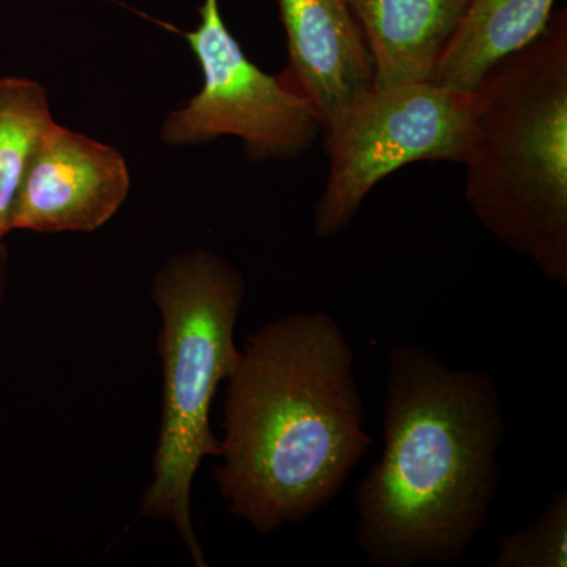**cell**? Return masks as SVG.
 <instances>
[{"label": "cell", "instance_id": "cell-1", "mask_svg": "<svg viewBox=\"0 0 567 567\" xmlns=\"http://www.w3.org/2000/svg\"><path fill=\"white\" fill-rule=\"evenodd\" d=\"M353 350L324 312H295L246 338L224 399L227 511L259 535L301 524L342 491L371 450Z\"/></svg>", "mask_w": 567, "mask_h": 567}, {"label": "cell", "instance_id": "cell-7", "mask_svg": "<svg viewBox=\"0 0 567 567\" xmlns=\"http://www.w3.org/2000/svg\"><path fill=\"white\" fill-rule=\"evenodd\" d=\"M130 186L117 148L54 122L22 181L13 230L95 233L121 210Z\"/></svg>", "mask_w": 567, "mask_h": 567}, {"label": "cell", "instance_id": "cell-13", "mask_svg": "<svg viewBox=\"0 0 567 567\" xmlns=\"http://www.w3.org/2000/svg\"><path fill=\"white\" fill-rule=\"evenodd\" d=\"M7 249L6 246L0 248V306H2L3 295H6L7 287Z\"/></svg>", "mask_w": 567, "mask_h": 567}, {"label": "cell", "instance_id": "cell-6", "mask_svg": "<svg viewBox=\"0 0 567 567\" xmlns=\"http://www.w3.org/2000/svg\"><path fill=\"white\" fill-rule=\"evenodd\" d=\"M200 22L182 32L203 71V89L171 112L162 140L171 147L210 144L224 136L244 142L249 162H290L323 134L311 103L281 74L265 73L227 29L219 0H204Z\"/></svg>", "mask_w": 567, "mask_h": 567}, {"label": "cell", "instance_id": "cell-2", "mask_svg": "<svg viewBox=\"0 0 567 567\" xmlns=\"http://www.w3.org/2000/svg\"><path fill=\"white\" fill-rule=\"evenodd\" d=\"M506 424L498 386L416 344L390 353L382 456L354 492V543L369 563L461 559L486 528Z\"/></svg>", "mask_w": 567, "mask_h": 567}, {"label": "cell", "instance_id": "cell-9", "mask_svg": "<svg viewBox=\"0 0 567 567\" xmlns=\"http://www.w3.org/2000/svg\"><path fill=\"white\" fill-rule=\"evenodd\" d=\"M374 63V85L432 81L468 0H346Z\"/></svg>", "mask_w": 567, "mask_h": 567}, {"label": "cell", "instance_id": "cell-3", "mask_svg": "<svg viewBox=\"0 0 567 567\" xmlns=\"http://www.w3.org/2000/svg\"><path fill=\"white\" fill-rule=\"evenodd\" d=\"M465 196L511 251L567 286V11L473 92Z\"/></svg>", "mask_w": 567, "mask_h": 567}, {"label": "cell", "instance_id": "cell-4", "mask_svg": "<svg viewBox=\"0 0 567 567\" xmlns=\"http://www.w3.org/2000/svg\"><path fill=\"white\" fill-rule=\"evenodd\" d=\"M245 298L244 276L210 249L175 254L152 282L162 317L163 412L141 514L173 525L196 567L208 563L194 528L193 483L204 458L221 453L212 402L240 360L235 327Z\"/></svg>", "mask_w": 567, "mask_h": 567}, {"label": "cell", "instance_id": "cell-12", "mask_svg": "<svg viewBox=\"0 0 567 567\" xmlns=\"http://www.w3.org/2000/svg\"><path fill=\"white\" fill-rule=\"evenodd\" d=\"M494 567L567 566V492L551 496L544 513L528 527L496 544Z\"/></svg>", "mask_w": 567, "mask_h": 567}, {"label": "cell", "instance_id": "cell-8", "mask_svg": "<svg viewBox=\"0 0 567 567\" xmlns=\"http://www.w3.org/2000/svg\"><path fill=\"white\" fill-rule=\"evenodd\" d=\"M289 63L281 76L322 126L374 85V63L346 0H278Z\"/></svg>", "mask_w": 567, "mask_h": 567}, {"label": "cell", "instance_id": "cell-11", "mask_svg": "<svg viewBox=\"0 0 567 567\" xmlns=\"http://www.w3.org/2000/svg\"><path fill=\"white\" fill-rule=\"evenodd\" d=\"M54 122L39 82L0 78V248L13 230L14 208L33 153Z\"/></svg>", "mask_w": 567, "mask_h": 567}, {"label": "cell", "instance_id": "cell-5", "mask_svg": "<svg viewBox=\"0 0 567 567\" xmlns=\"http://www.w3.org/2000/svg\"><path fill=\"white\" fill-rule=\"evenodd\" d=\"M473 93L434 81L372 85L323 128L330 169L316 205L315 233H344L388 175L417 162L465 163Z\"/></svg>", "mask_w": 567, "mask_h": 567}, {"label": "cell", "instance_id": "cell-10", "mask_svg": "<svg viewBox=\"0 0 567 567\" xmlns=\"http://www.w3.org/2000/svg\"><path fill=\"white\" fill-rule=\"evenodd\" d=\"M557 0H468L432 81L473 93L496 63L546 31Z\"/></svg>", "mask_w": 567, "mask_h": 567}]
</instances>
